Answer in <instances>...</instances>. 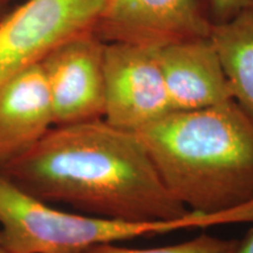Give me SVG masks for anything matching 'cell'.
<instances>
[{"label":"cell","mask_w":253,"mask_h":253,"mask_svg":"<svg viewBox=\"0 0 253 253\" xmlns=\"http://www.w3.org/2000/svg\"><path fill=\"white\" fill-rule=\"evenodd\" d=\"M0 173L48 204L132 221L173 220L190 211L168 190L136 132L103 119L53 126Z\"/></svg>","instance_id":"cell-1"},{"label":"cell","mask_w":253,"mask_h":253,"mask_svg":"<svg viewBox=\"0 0 253 253\" xmlns=\"http://www.w3.org/2000/svg\"><path fill=\"white\" fill-rule=\"evenodd\" d=\"M136 134L190 212L223 213L253 202V121L235 100L170 112Z\"/></svg>","instance_id":"cell-2"},{"label":"cell","mask_w":253,"mask_h":253,"mask_svg":"<svg viewBox=\"0 0 253 253\" xmlns=\"http://www.w3.org/2000/svg\"><path fill=\"white\" fill-rule=\"evenodd\" d=\"M251 219L249 205L223 213L190 212L179 219L155 221L66 212L27 194L0 173V248L9 253H82L106 243L249 223Z\"/></svg>","instance_id":"cell-3"},{"label":"cell","mask_w":253,"mask_h":253,"mask_svg":"<svg viewBox=\"0 0 253 253\" xmlns=\"http://www.w3.org/2000/svg\"><path fill=\"white\" fill-rule=\"evenodd\" d=\"M107 0H24L0 19V88L72 38L94 30Z\"/></svg>","instance_id":"cell-4"},{"label":"cell","mask_w":253,"mask_h":253,"mask_svg":"<svg viewBox=\"0 0 253 253\" xmlns=\"http://www.w3.org/2000/svg\"><path fill=\"white\" fill-rule=\"evenodd\" d=\"M170 112L157 48L106 43L104 121L121 130L137 132Z\"/></svg>","instance_id":"cell-5"},{"label":"cell","mask_w":253,"mask_h":253,"mask_svg":"<svg viewBox=\"0 0 253 253\" xmlns=\"http://www.w3.org/2000/svg\"><path fill=\"white\" fill-rule=\"evenodd\" d=\"M205 0H107L94 27L103 42L160 47L210 37Z\"/></svg>","instance_id":"cell-6"},{"label":"cell","mask_w":253,"mask_h":253,"mask_svg":"<svg viewBox=\"0 0 253 253\" xmlns=\"http://www.w3.org/2000/svg\"><path fill=\"white\" fill-rule=\"evenodd\" d=\"M104 46L91 31L65 41L41 60L54 126L103 119Z\"/></svg>","instance_id":"cell-7"},{"label":"cell","mask_w":253,"mask_h":253,"mask_svg":"<svg viewBox=\"0 0 253 253\" xmlns=\"http://www.w3.org/2000/svg\"><path fill=\"white\" fill-rule=\"evenodd\" d=\"M171 112H188L233 100L220 58L210 37L157 48Z\"/></svg>","instance_id":"cell-8"},{"label":"cell","mask_w":253,"mask_h":253,"mask_svg":"<svg viewBox=\"0 0 253 253\" xmlns=\"http://www.w3.org/2000/svg\"><path fill=\"white\" fill-rule=\"evenodd\" d=\"M53 126L48 86L37 63L0 88V164L27 151Z\"/></svg>","instance_id":"cell-9"},{"label":"cell","mask_w":253,"mask_h":253,"mask_svg":"<svg viewBox=\"0 0 253 253\" xmlns=\"http://www.w3.org/2000/svg\"><path fill=\"white\" fill-rule=\"evenodd\" d=\"M210 38L233 100L253 121V6L226 23L213 25Z\"/></svg>","instance_id":"cell-10"},{"label":"cell","mask_w":253,"mask_h":253,"mask_svg":"<svg viewBox=\"0 0 253 253\" xmlns=\"http://www.w3.org/2000/svg\"><path fill=\"white\" fill-rule=\"evenodd\" d=\"M240 239L220 238L208 233H201L195 238L177 244L149 249H132L118 243L94 245L82 253H235Z\"/></svg>","instance_id":"cell-11"},{"label":"cell","mask_w":253,"mask_h":253,"mask_svg":"<svg viewBox=\"0 0 253 253\" xmlns=\"http://www.w3.org/2000/svg\"><path fill=\"white\" fill-rule=\"evenodd\" d=\"M209 18L213 25L226 23L244 9L252 7L253 0H205Z\"/></svg>","instance_id":"cell-12"},{"label":"cell","mask_w":253,"mask_h":253,"mask_svg":"<svg viewBox=\"0 0 253 253\" xmlns=\"http://www.w3.org/2000/svg\"><path fill=\"white\" fill-rule=\"evenodd\" d=\"M235 253H253V229L249 231L244 238L240 239L239 246Z\"/></svg>","instance_id":"cell-13"},{"label":"cell","mask_w":253,"mask_h":253,"mask_svg":"<svg viewBox=\"0 0 253 253\" xmlns=\"http://www.w3.org/2000/svg\"><path fill=\"white\" fill-rule=\"evenodd\" d=\"M15 5V0H0V19Z\"/></svg>","instance_id":"cell-14"},{"label":"cell","mask_w":253,"mask_h":253,"mask_svg":"<svg viewBox=\"0 0 253 253\" xmlns=\"http://www.w3.org/2000/svg\"><path fill=\"white\" fill-rule=\"evenodd\" d=\"M0 253H9L8 251H6L5 249H2V248H0Z\"/></svg>","instance_id":"cell-15"}]
</instances>
